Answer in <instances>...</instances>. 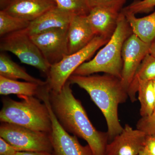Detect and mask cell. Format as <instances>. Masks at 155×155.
<instances>
[{"instance_id":"14","label":"cell","mask_w":155,"mask_h":155,"mask_svg":"<svg viewBox=\"0 0 155 155\" xmlns=\"http://www.w3.org/2000/svg\"><path fill=\"white\" fill-rule=\"evenodd\" d=\"M74 16L55 7L31 22L25 29L31 35L56 28H68Z\"/></svg>"},{"instance_id":"28","label":"cell","mask_w":155,"mask_h":155,"mask_svg":"<svg viewBox=\"0 0 155 155\" xmlns=\"http://www.w3.org/2000/svg\"><path fill=\"white\" fill-rule=\"evenodd\" d=\"M16 155H53L52 153L41 152L18 151Z\"/></svg>"},{"instance_id":"24","label":"cell","mask_w":155,"mask_h":155,"mask_svg":"<svg viewBox=\"0 0 155 155\" xmlns=\"http://www.w3.org/2000/svg\"><path fill=\"white\" fill-rule=\"evenodd\" d=\"M136 128L147 136L155 137V111L149 116L141 117L137 123Z\"/></svg>"},{"instance_id":"17","label":"cell","mask_w":155,"mask_h":155,"mask_svg":"<svg viewBox=\"0 0 155 155\" xmlns=\"http://www.w3.org/2000/svg\"><path fill=\"white\" fill-rule=\"evenodd\" d=\"M155 78V57L149 53L142 61L127 90L128 97L132 102L136 101V94L141 82Z\"/></svg>"},{"instance_id":"1","label":"cell","mask_w":155,"mask_h":155,"mask_svg":"<svg viewBox=\"0 0 155 155\" xmlns=\"http://www.w3.org/2000/svg\"><path fill=\"white\" fill-rule=\"evenodd\" d=\"M71 84L68 81L59 92L50 91L52 110L64 130L87 142L93 155H106L107 132L97 130L93 126L80 101L73 95Z\"/></svg>"},{"instance_id":"20","label":"cell","mask_w":155,"mask_h":155,"mask_svg":"<svg viewBox=\"0 0 155 155\" xmlns=\"http://www.w3.org/2000/svg\"><path fill=\"white\" fill-rule=\"evenodd\" d=\"M138 98L140 103L141 117L149 116L155 109V95L152 80L141 82L139 85Z\"/></svg>"},{"instance_id":"23","label":"cell","mask_w":155,"mask_h":155,"mask_svg":"<svg viewBox=\"0 0 155 155\" xmlns=\"http://www.w3.org/2000/svg\"><path fill=\"white\" fill-rule=\"evenodd\" d=\"M155 7V0H134L130 5L123 8L121 12L134 15L148 13L152 11Z\"/></svg>"},{"instance_id":"4","label":"cell","mask_w":155,"mask_h":155,"mask_svg":"<svg viewBox=\"0 0 155 155\" xmlns=\"http://www.w3.org/2000/svg\"><path fill=\"white\" fill-rule=\"evenodd\" d=\"M17 101L3 97L0 111V121L51 134L52 130L51 116L47 106L34 96H18Z\"/></svg>"},{"instance_id":"8","label":"cell","mask_w":155,"mask_h":155,"mask_svg":"<svg viewBox=\"0 0 155 155\" xmlns=\"http://www.w3.org/2000/svg\"><path fill=\"white\" fill-rule=\"evenodd\" d=\"M50 91L42 88L38 97L47 106L51 116L52 130L50 139L53 147V155H93L88 144H81L77 137L70 135L61 126L52 110L49 99Z\"/></svg>"},{"instance_id":"2","label":"cell","mask_w":155,"mask_h":155,"mask_svg":"<svg viewBox=\"0 0 155 155\" xmlns=\"http://www.w3.org/2000/svg\"><path fill=\"white\" fill-rule=\"evenodd\" d=\"M68 81L86 91L101 111L107 125L109 143L121 133L123 127L119 122L118 107L127 101L128 95L120 78L107 74L72 75Z\"/></svg>"},{"instance_id":"11","label":"cell","mask_w":155,"mask_h":155,"mask_svg":"<svg viewBox=\"0 0 155 155\" xmlns=\"http://www.w3.org/2000/svg\"><path fill=\"white\" fill-rule=\"evenodd\" d=\"M147 135L125 124L121 133L108 143L106 155H138L143 150Z\"/></svg>"},{"instance_id":"29","label":"cell","mask_w":155,"mask_h":155,"mask_svg":"<svg viewBox=\"0 0 155 155\" xmlns=\"http://www.w3.org/2000/svg\"><path fill=\"white\" fill-rule=\"evenodd\" d=\"M14 0H0V11L6 9Z\"/></svg>"},{"instance_id":"9","label":"cell","mask_w":155,"mask_h":155,"mask_svg":"<svg viewBox=\"0 0 155 155\" xmlns=\"http://www.w3.org/2000/svg\"><path fill=\"white\" fill-rule=\"evenodd\" d=\"M68 28H56L30 35L44 58L51 66L68 55Z\"/></svg>"},{"instance_id":"6","label":"cell","mask_w":155,"mask_h":155,"mask_svg":"<svg viewBox=\"0 0 155 155\" xmlns=\"http://www.w3.org/2000/svg\"><path fill=\"white\" fill-rule=\"evenodd\" d=\"M1 51H9L17 56L21 63L38 69L47 76L51 65L46 61L26 29L1 37Z\"/></svg>"},{"instance_id":"27","label":"cell","mask_w":155,"mask_h":155,"mask_svg":"<svg viewBox=\"0 0 155 155\" xmlns=\"http://www.w3.org/2000/svg\"><path fill=\"white\" fill-rule=\"evenodd\" d=\"M143 150L149 155H155V137L147 136Z\"/></svg>"},{"instance_id":"13","label":"cell","mask_w":155,"mask_h":155,"mask_svg":"<svg viewBox=\"0 0 155 155\" xmlns=\"http://www.w3.org/2000/svg\"><path fill=\"white\" fill-rule=\"evenodd\" d=\"M55 7L53 0H14L3 11L31 22Z\"/></svg>"},{"instance_id":"32","label":"cell","mask_w":155,"mask_h":155,"mask_svg":"<svg viewBox=\"0 0 155 155\" xmlns=\"http://www.w3.org/2000/svg\"><path fill=\"white\" fill-rule=\"evenodd\" d=\"M153 81V88H154V91L155 93V78L154 79H153L152 80Z\"/></svg>"},{"instance_id":"25","label":"cell","mask_w":155,"mask_h":155,"mask_svg":"<svg viewBox=\"0 0 155 155\" xmlns=\"http://www.w3.org/2000/svg\"><path fill=\"white\" fill-rule=\"evenodd\" d=\"M91 8L101 7L120 13L127 0H89Z\"/></svg>"},{"instance_id":"12","label":"cell","mask_w":155,"mask_h":155,"mask_svg":"<svg viewBox=\"0 0 155 155\" xmlns=\"http://www.w3.org/2000/svg\"><path fill=\"white\" fill-rule=\"evenodd\" d=\"M95 36L87 15H75L68 28V55L74 54L86 47Z\"/></svg>"},{"instance_id":"15","label":"cell","mask_w":155,"mask_h":155,"mask_svg":"<svg viewBox=\"0 0 155 155\" xmlns=\"http://www.w3.org/2000/svg\"><path fill=\"white\" fill-rule=\"evenodd\" d=\"M120 13L101 7L91 8L87 17L95 36L110 40L117 28Z\"/></svg>"},{"instance_id":"7","label":"cell","mask_w":155,"mask_h":155,"mask_svg":"<svg viewBox=\"0 0 155 155\" xmlns=\"http://www.w3.org/2000/svg\"><path fill=\"white\" fill-rule=\"evenodd\" d=\"M0 137L17 151L41 152L53 154L50 134L12 123L2 122Z\"/></svg>"},{"instance_id":"10","label":"cell","mask_w":155,"mask_h":155,"mask_svg":"<svg viewBox=\"0 0 155 155\" xmlns=\"http://www.w3.org/2000/svg\"><path fill=\"white\" fill-rule=\"evenodd\" d=\"M151 45L142 41L133 33L124 42L122 49L123 68L121 81L127 91L142 61L150 53Z\"/></svg>"},{"instance_id":"26","label":"cell","mask_w":155,"mask_h":155,"mask_svg":"<svg viewBox=\"0 0 155 155\" xmlns=\"http://www.w3.org/2000/svg\"><path fill=\"white\" fill-rule=\"evenodd\" d=\"M17 152L5 140L0 138V155H16Z\"/></svg>"},{"instance_id":"18","label":"cell","mask_w":155,"mask_h":155,"mask_svg":"<svg viewBox=\"0 0 155 155\" xmlns=\"http://www.w3.org/2000/svg\"><path fill=\"white\" fill-rule=\"evenodd\" d=\"M0 75L13 80L23 79L25 81L33 82L41 85L46 83V81H42L29 75L25 69L3 53L0 54Z\"/></svg>"},{"instance_id":"31","label":"cell","mask_w":155,"mask_h":155,"mask_svg":"<svg viewBox=\"0 0 155 155\" xmlns=\"http://www.w3.org/2000/svg\"><path fill=\"white\" fill-rule=\"evenodd\" d=\"M138 155H149L148 154H147L143 150L140 152V153Z\"/></svg>"},{"instance_id":"19","label":"cell","mask_w":155,"mask_h":155,"mask_svg":"<svg viewBox=\"0 0 155 155\" xmlns=\"http://www.w3.org/2000/svg\"><path fill=\"white\" fill-rule=\"evenodd\" d=\"M41 85L33 82H22L0 75V94L36 96Z\"/></svg>"},{"instance_id":"5","label":"cell","mask_w":155,"mask_h":155,"mask_svg":"<svg viewBox=\"0 0 155 155\" xmlns=\"http://www.w3.org/2000/svg\"><path fill=\"white\" fill-rule=\"evenodd\" d=\"M109 41L103 37L95 36L82 49L74 54L67 55L60 62L51 65L46 81L50 91L55 93L61 91L74 71Z\"/></svg>"},{"instance_id":"22","label":"cell","mask_w":155,"mask_h":155,"mask_svg":"<svg viewBox=\"0 0 155 155\" xmlns=\"http://www.w3.org/2000/svg\"><path fill=\"white\" fill-rule=\"evenodd\" d=\"M57 8L74 15H87L91 8L89 0H53Z\"/></svg>"},{"instance_id":"16","label":"cell","mask_w":155,"mask_h":155,"mask_svg":"<svg viewBox=\"0 0 155 155\" xmlns=\"http://www.w3.org/2000/svg\"><path fill=\"white\" fill-rule=\"evenodd\" d=\"M123 14L133 33L142 41L151 44L155 40V11L142 18H137L130 13Z\"/></svg>"},{"instance_id":"3","label":"cell","mask_w":155,"mask_h":155,"mask_svg":"<svg viewBox=\"0 0 155 155\" xmlns=\"http://www.w3.org/2000/svg\"><path fill=\"white\" fill-rule=\"evenodd\" d=\"M132 33L125 15L120 12L117 28L112 37L93 59L81 64L72 75L87 76L102 72L121 79L122 47L125 40Z\"/></svg>"},{"instance_id":"21","label":"cell","mask_w":155,"mask_h":155,"mask_svg":"<svg viewBox=\"0 0 155 155\" xmlns=\"http://www.w3.org/2000/svg\"><path fill=\"white\" fill-rule=\"evenodd\" d=\"M30 22L14 17L3 11H0V36L26 29Z\"/></svg>"},{"instance_id":"30","label":"cell","mask_w":155,"mask_h":155,"mask_svg":"<svg viewBox=\"0 0 155 155\" xmlns=\"http://www.w3.org/2000/svg\"><path fill=\"white\" fill-rule=\"evenodd\" d=\"M149 53L155 57V40L151 45Z\"/></svg>"}]
</instances>
